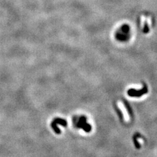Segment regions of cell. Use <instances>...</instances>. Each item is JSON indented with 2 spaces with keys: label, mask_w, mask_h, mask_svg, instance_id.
Instances as JSON below:
<instances>
[{
  "label": "cell",
  "mask_w": 157,
  "mask_h": 157,
  "mask_svg": "<svg viewBox=\"0 0 157 157\" xmlns=\"http://www.w3.org/2000/svg\"><path fill=\"white\" fill-rule=\"evenodd\" d=\"M53 121L55 122H56L57 124H60L61 126L64 127L66 126L67 124H68L67 121H66L65 119H60V118H56Z\"/></svg>",
  "instance_id": "3957f363"
},
{
  "label": "cell",
  "mask_w": 157,
  "mask_h": 157,
  "mask_svg": "<svg viewBox=\"0 0 157 157\" xmlns=\"http://www.w3.org/2000/svg\"><path fill=\"white\" fill-rule=\"evenodd\" d=\"M147 92H148L147 88L145 86L143 88H142L141 90H137L134 88H130L128 90V94L132 97H140Z\"/></svg>",
  "instance_id": "6da1fadb"
},
{
  "label": "cell",
  "mask_w": 157,
  "mask_h": 157,
  "mask_svg": "<svg viewBox=\"0 0 157 157\" xmlns=\"http://www.w3.org/2000/svg\"><path fill=\"white\" fill-rule=\"evenodd\" d=\"M81 128L83 129V130H84V131L86 132H90L91 131L92 127H91L90 124H88L87 122H86V123L82 126Z\"/></svg>",
  "instance_id": "5b68a950"
},
{
  "label": "cell",
  "mask_w": 157,
  "mask_h": 157,
  "mask_svg": "<svg viewBox=\"0 0 157 157\" xmlns=\"http://www.w3.org/2000/svg\"><path fill=\"white\" fill-rule=\"evenodd\" d=\"M134 143L135 145H136V147H137V149H139V147H140V145H139V144L138 143V142H137V140L134 137Z\"/></svg>",
  "instance_id": "8992f818"
},
{
  "label": "cell",
  "mask_w": 157,
  "mask_h": 157,
  "mask_svg": "<svg viewBox=\"0 0 157 157\" xmlns=\"http://www.w3.org/2000/svg\"><path fill=\"white\" fill-rule=\"evenodd\" d=\"M118 104H119V107L121 109V110H122V113H123V114H124V119H125V120L126 121H129L128 114L125 108H124L123 104H122L121 102H120V101H119V102H118Z\"/></svg>",
  "instance_id": "7a4b0ae2"
},
{
  "label": "cell",
  "mask_w": 157,
  "mask_h": 157,
  "mask_svg": "<svg viewBox=\"0 0 157 157\" xmlns=\"http://www.w3.org/2000/svg\"><path fill=\"white\" fill-rule=\"evenodd\" d=\"M51 127L53 128V129L54 130V131H55V132L56 134H59L61 133L60 129L58 127V124H56V122H54V121H53V122H51Z\"/></svg>",
  "instance_id": "277c9868"
}]
</instances>
